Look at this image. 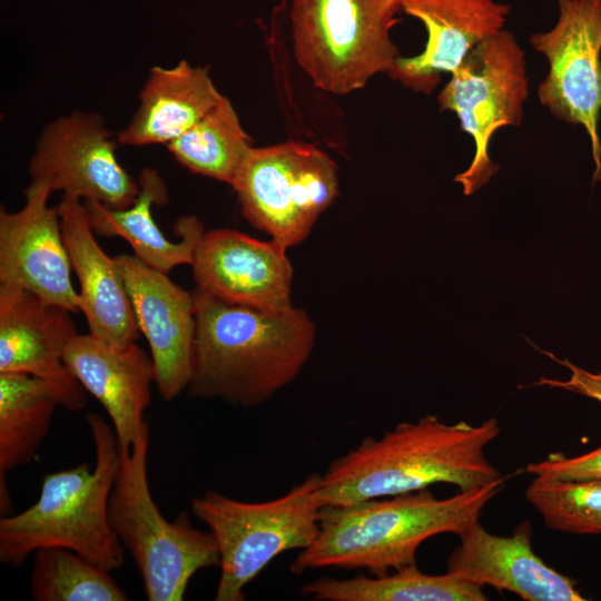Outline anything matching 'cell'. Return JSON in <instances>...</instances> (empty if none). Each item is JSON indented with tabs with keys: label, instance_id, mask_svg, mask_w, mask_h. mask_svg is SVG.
Returning <instances> with one entry per match:
<instances>
[{
	"label": "cell",
	"instance_id": "cell-18",
	"mask_svg": "<svg viewBox=\"0 0 601 601\" xmlns=\"http://www.w3.org/2000/svg\"><path fill=\"white\" fill-rule=\"evenodd\" d=\"M63 359L85 391L106 410L119 447L130 450L149 428L144 412L155 383L150 354L136 343L115 347L88 333L72 338Z\"/></svg>",
	"mask_w": 601,
	"mask_h": 601
},
{
	"label": "cell",
	"instance_id": "cell-27",
	"mask_svg": "<svg viewBox=\"0 0 601 601\" xmlns=\"http://www.w3.org/2000/svg\"><path fill=\"white\" fill-rule=\"evenodd\" d=\"M525 471L536 477L553 480H601V445L572 457L552 453L545 460L529 463Z\"/></svg>",
	"mask_w": 601,
	"mask_h": 601
},
{
	"label": "cell",
	"instance_id": "cell-19",
	"mask_svg": "<svg viewBox=\"0 0 601 601\" xmlns=\"http://www.w3.org/2000/svg\"><path fill=\"white\" fill-rule=\"evenodd\" d=\"M56 208L89 333L115 347L136 343L140 329L122 275L95 238L83 200L63 194Z\"/></svg>",
	"mask_w": 601,
	"mask_h": 601
},
{
	"label": "cell",
	"instance_id": "cell-9",
	"mask_svg": "<svg viewBox=\"0 0 601 601\" xmlns=\"http://www.w3.org/2000/svg\"><path fill=\"white\" fill-rule=\"evenodd\" d=\"M528 88L524 52L511 32L501 30L467 53L437 96L440 109L455 112L475 142L471 165L454 177L465 196L497 173L489 155L492 135L520 126Z\"/></svg>",
	"mask_w": 601,
	"mask_h": 601
},
{
	"label": "cell",
	"instance_id": "cell-26",
	"mask_svg": "<svg viewBox=\"0 0 601 601\" xmlns=\"http://www.w3.org/2000/svg\"><path fill=\"white\" fill-rule=\"evenodd\" d=\"M525 497L552 530L570 534L601 533V480L535 476L526 487Z\"/></svg>",
	"mask_w": 601,
	"mask_h": 601
},
{
	"label": "cell",
	"instance_id": "cell-5",
	"mask_svg": "<svg viewBox=\"0 0 601 601\" xmlns=\"http://www.w3.org/2000/svg\"><path fill=\"white\" fill-rule=\"evenodd\" d=\"M149 428L130 450L119 447L120 464L109 500V520L132 556L149 601H181L193 575L219 566L213 533L191 525L186 512L168 521L148 482Z\"/></svg>",
	"mask_w": 601,
	"mask_h": 601
},
{
	"label": "cell",
	"instance_id": "cell-12",
	"mask_svg": "<svg viewBox=\"0 0 601 601\" xmlns=\"http://www.w3.org/2000/svg\"><path fill=\"white\" fill-rule=\"evenodd\" d=\"M52 190L30 181L23 206L0 209V283L24 288L47 303L80 312L71 282V263L57 208L48 204Z\"/></svg>",
	"mask_w": 601,
	"mask_h": 601
},
{
	"label": "cell",
	"instance_id": "cell-14",
	"mask_svg": "<svg viewBox=\"0 0 601 601\" xmlns=\"http://www.w3.org/2000/svg\"><path fill=\"white\" fill-rule=\"evenodd\" d=\"M137 324L148 342L155 383L165 401L187 390L194 368L196 315L193 293L134 255L115 257Z\"/></svg>",
	"mask_w": 601,
	"mask_h": 601
},
{
	"label": "cell",
	"instance_id": "cell-8",
	"mask_svg": "<svg viewBox=\"0 0 601 601\" xmlns=\"http://www.w3.org/2000/svg\"><path fill=\"white\" fill-rule=\"evenodd\" d=\"M230 186L245 218L287 249L336 198L337 167L314 145L289 140L253 147Z\"/></svg>",
	"mask_w": 601,
	"mask_h": 601
},
{
	"label": "cell",
	"instance_id": "cell-20",
	"mask_svg": "<svg viewBox=\"0 0 601 601\" xmlns=\"http://www.w3.org/2000/svg\"><path fill=\"white\" fill-rule=\"evenodd\" d=\"M207 67L180 60L155 66L138 93L139 106L128 125L117 132L127 146L168 145L207 115L223 99Z\"/></svg>",
	"mask_w": 601,
	"mask_h": 601
},
{
	"label": "cell",
	"instance_id": "cell-24",
	"mask_svg": "<svg viewBox=\"0 0 601 601\" xmlns=\"http://www.w3.org/2000/svg\"><path fill=\"white\" fill-rule=\"evenodd\" d=\"M175 160L193 174L229 186L253 148L231 102L223 97L190 129L167 145Z\"/></svg>",
	"mask_w": 601,
	"mask_h": 601
},
{
	"label": "cell",
	"instance_id": "cell-1",
	"mask_svg": "<svg viewBox=\"0 0 601 601\" xmlns=\"http://www.w3.org/2000/svg\"><path fill=\"white\" fill-rule=\"evenodd\" d=\"M189 396L256 407L293 382L307 363L315 325L300 308L264 311L233 305L199 289Z\"/></svg>",
	"mask_w": 601,
	"mask_h": 601
},
{
	"label": "cell",
	"instance_id": "cell-7",
	"mask_svg": "<svg viewBox=\"0 0 601 601\" xmlns=\"http://www.w3.org/2000/svg\"><path fill=\"white\" fill-rule=\"evenodd\" d=\"M401 10L398 0H293L295 60L323 91L359 90L400 57L390 33Z\"/></svg>",
	"mask_w": 601,
	"mask_h": 601
},
{
	"label": "cell",
	"instance_id": "cell-25",
	"mask_svg": "<svg viewBox=\"0 0 601 601\" xmlns=\"http://www.w3.org/2000/svg\"><path fill=\"white\" fill-rule=\"evenodd\" d=\"M30 593L37 601H127L110 572L63 548L35 552Z\"/></svg>",
	"mask_w": 601,
	"mask_h": 601
},
{
	"label": "cell",
	"instance_id": "cell-11",
	"mask_svg": "<svg viewBox=\"0 0 601 601\" xmlns=\"http://www.w3.org/2000/svg\"><path fill=\"white\" fill-rule=\"evenodd\" d=\"M116 141L117 136L97 112L75 110L61 116L38 137L29 161L30 181L83 201L127 208L135 201L139 184L118 161Z\"/></svg>",
	"mask_w": 601,
	"mask_h": 601
},
{
	"label": "cell",
	"instance_id": "cell-13",
	"mask_svg": "<svg viewBox=\"0 0 601 601\" xmlns=\"http://www.w3.org/2000/svg\"><path fill=\"white\" fill-rule=\"evenodd\" d=\"M190 266L196 288L227 304L264 311L293 306V268L274 239L229 228L205 231Z\"/></svg>",
	"mask_w": 601,
	"mask_h": 601
},
{
	"label": "cell",
	"instance_id": "cell-2",
	"mask_svg": "<svg viewBox=\"0 0 601 601\" xmlns=\"http://www.w3.org/2000/svg\"><path fill=\"white\" fill-rule=\"evenodd\" d=\"M499 421L446 424L435 415L403 422L380 439L365 437L333 460L319 481L325 505L411 493L447 483L460 491L490 483L502 475L485 457L500 434Z\"/></svg>",
	"mask_w": 601,
	"mask_h": 601
},
{
	"label": "cell",
	"instance_id": "cell-23",
	"mask_svg": "<svg viewBox=\"0 0 601 601\" xmlns=\"http://www.w3.org/2000/svg\"><path fill=\"white\" fill-rule=\"evenodd\" d=\"M317 601H485L482 587L445 574H426L416 564L384 575L359 573L349 579L322 577L300 588Z\"/></svg>",
	"mask_w": 601,
	"mask_h": 601
},
{
	"label": "cell",
	"instance_id": "cell-22",
	"mask_svg": "<svg viewBox=\"0 0 601 601\" xmlns=\"http://www.w3.org/2000/svg\"><path fill=\"white\" fill-rule=\"evenodd\" d=\"M57 406L65 407V397L55 384L26 373L0 372L1 515L11 511L6 474L35 457Z\"/></svg>",
	"mask_w": 601,
	"mask_h": 601
},
{
	"label": "cell",
	"instance_id": "cell-6",
	"mask_svg": "<svg viewBox=\"0 0 601 601\" xmlns=\"http://www.w3.org/2000/svg\"><path fill=\"white\" fill-rule=\"evenodd\" d=\"M322 474L313 472L285 495L243 502L209 490L190 501L191 513L213 533L219 550L216 601H243L244 589L279 554L304 550L317 538Z\"/></svg>",
	"mask_w": 601,
	"mask_h": 601
},
{
	"label": "cell",
	"instance_id": "cell-4",
	"mask_svg": "<svg viewBox=\"0 0 601 601\" xmlns=\"http://www.w3.org/2000/svg\"><path fill=\"white\" fill-rule=\"evenodd\" d=\"M96 461L47 474L38 501L0 519V561L19 565L42 548L71 550L111 572L122 566L125 548L109 520V500L120 464L116 433L96 413L86 415Z\"/></svg>",
	"mask_w": 601,
	"mask_h": 601
},
{
	"label": "cell",
	"instance_id": "cell-15",
	"mask_svg": "<svg viewBox=\"0 0 601 601\" xmlns=\"http://www.w3.org/2000/svg\"><path fill=\"white\" fill-rule=\"evenodd\" d=\"M70 314L24 288L0 283V372L26 373L55 384L63 394L65 408L77 412L83 408L86 394L63 359L79 334Z\"/></svg>",
	"mask_w": 601,
	"mask_h": 601
},
{
	"label": "cell",
	"instance_id": "cell-10",
	"mask_svg": "<svg viewBox=\"0 0 601 601\" xmlns=\"http://www.w3.org/2000/svg\"><path fill=\"white\" fill-rule=\"evenodd\" d=\"M558 1L556 24L530 38L531 46L549 61L538 96L556 118L584 127L591 141L595 181L601 179V0Z\"/></svg>",
	"mask_w": 601,
	"mask_h": 601
},
{
	"label": "cell",
	"instance_id": "cell-16",
	"mask_svg": "<svg viewBox=\"0 0 601 601\" xmlns=\"http://www.w3.org/2000/svg\"><path fill=\"white\" fill-rule=\"evenodd\" d=\"M447 572L480 587L515 593L526 601H584L575 582L544 563L531 545L532 529L521 523L511 535L487 532L479 521L460 535Z\"/></svg>",
	"mask_w": 601,
	"mask_h": 601
},
{
	"label": "cell",
	"instance_id": "cell-17",
	"mask_svg": "<svg viewBox=\"0 0 601 601\" xmlns=\"http://www.w3.org/2000/svg\"><path fill=\"white\" fill-rule=\"evenodd\" d=\"M402 10L423 22L424 50L398 57L388 76L404 87L428 95L444 72L453 73L467 53L502 30L509 6L493 0H398Z\"/></svg>",
	"mask_w": 601,
	"mask_h": 601
},
{
	"label": "cell",
	"instance_id": "cell-28",
	"mask_svg": "<svg viewBox=\"0 0 601 601\" xmlns=\"http://www.w3.org/2000/svg\"><path fill=\"white\" fill-rule=\"evenodd\" d=\"M541 354L550 357L559 365L565 367L570 372V377L565 381L553 380L549 377H540L539 381L531 384V386H550L555 388H562L569 392H573L590 398H593L601 403V372L592 373L578 365H574L569 359H560L553 353L539 348L535 344H532Z\"/></svg>",
	"mask_w": 601,
	"mask_h": 601
},
{
	"label": "cell",
	"instance_id": "cell-3",
	"mask_svg": "<svg viewBox=\"0 0 601 601\" xmlns=\"http://www.w3.org/2000/svg\"><path fill=\"white\" fill-rule=\"evenodd\" d=\"M501 476L482 486L439 499L427 489L351 504L325 505L316 540L302 550L290 572L321 568L365 570L384 575L416 564V552L427 539L457 536L479 521L485 505L504 487Z\"/></svg>",
	"mask_w": 601,
	"mask_h": 601
},
{
	"label": "cell",
	"instance_id": "cell-21",
	"mask_svg": "<svg viewBox=\"0 0 601 601\" xmlns=\"http://www.w3.org/2000/svg\"><path fill=\"white\" fill-rule=\"evenodd\" d=\"M139 193L135 201L124 209H112L98 201H83L95 234L110 238L120 237L131 247L145 265L169 274L177 266L191 265L196 248L205 233L195 216L180 217L175 225L178 240L169 239L157 226L151 214L152 205L168 200L165 181L151 168H142Z\"/></svg>",
	"mask_w": 601,
	"mask_h": 601
}]
</instances>
